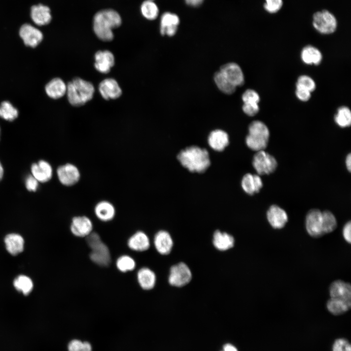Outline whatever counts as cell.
<instances>
[{
    "label": "cell",
    "mask_w": 351,
    "mask_h": 351,
    "mask_svg": "<svg viewBox=\"0 0 351 351\" xmlns=\"http://www.w3.org/2000/svg\"><path fill=\"white\" fill-rule=\"evenodd\" d=\"M121 24V18L116 11L103 9L98 11L93 19V29L98 38L104 41H110L114 38L112 30Z\"/></svg>",
    "instance_id": "6da1fadb"
},
{
    "label": "cell",
    "mask_w": 351,
    "mask_h": 351,
    "mask_svg": "<svg viewBox=\"0 0 351 351\" xmlns=\"http://www.w3.org/2000/svg\"><path fill=\"white\" fill-rule=\"evenodd\" d=\"M177 158L183 167L192 172L203 173L210 165L208 151L195 146L180 151Z\"/></svg>",
    "instance_id": "7a4b0ae2"
},
{
    "label": "cell",
    "mask_w": 351,
    "mask_h": 351,
    "mask_svg": "<svg viewBox=\"0 0 351 351\" xmlns=\"http://www.w3.org/2000/svg\"><path fill=\"white\" fill-rule=\"evenodd\" d=\"M94 92L93 84L79 78H74L67 85L68 101L74 106L83 105L93 98Z\"/></svg>",
    "instance_id": "3957f363"
},
{
    "label": "cell",
    "mask_w": 351,
    "mask_h": 351,
    "mask_svg": "<svg viewBox=\"0 0 351 351\" xmlns=\"http://www.w3.org/2000/svg\"><path fill=\"white\" fill-rule=\"evenodd\" d=\"M248 131L246 137L247 146L256 152L264 150L268 144L270 137V131L267 126L261 121L254 120L250 124Z\"/></svg>",
    "instance_id": "277c9868"
},
{
    "label": "cell",
    "mask_w": 351,
    "mask_h": 351,
    "mask_svg": "<svg viewBox=\"0 0 351 351\" xmlns=\"http://www.w3.org/2000/svg\"><path fill=\"white\" fill-rule=\"evenodd\" d=\"M86 237L87 243L91 249V260L100 266H108L111 262L109 250L102 241L98 234L92 232Z\"/></svg>",
    "instance_id": "5b68a950"
},
{
    "label": "cell",
    "mask_w": 351,
    "mask_h": 351,
    "mask_svg": "<svg viewBox=\"0 0 351 351\" xmlns=\"http://www.w3.org/2000/svg\"><path fill=\"white\" fill-rule=\"evenodd\" d=\"M312 25L315 30L320 33L328 35L335 32L337 22L336 18L332 13L323 10L313 14Z\"/></svg>",
    "instance_id": "8992f818"
},
{
    "label": "cell",
    "mask_w": 351,
    "mask_h": 351,
    "mask_svg": "<svg viewBox=\"0 0 351 351\" xmlns=\"http://www.w3.org/2000/svg\"><path fill=\"white\" fill-rule=\"evenodd\" d=\"M253 165L259 175H270L276 170L277 162L273 156L261 150L257 151L253 157Z\"/></svg>",
    "instance_id": "52a82bcc"
},
{
    "label": "cell",
    "mask_w": 351,
    "mask_h": 351,
    "mask_svg": "<svg viewBox=\"0 0 351 351\" xmlns=\"http://www.w3.org/2000/svg\"><path fill=\"white\" fill-rule=\"evenodd\" d=\"M59 182L66 187L77 184L81 179V173L78 167L72 163H66L58 166L56 171Z\"/></svg>",
    "instance_id": "ba28073f"
},
{
    "label": "cell",
    "mask_w": 351,
    "mask_h": 351,
    "mask_svg": "<svg viewBox=\"0 0 351 351\" xmlns=\"http://www.w3.org/2000/svg\"><path fill=\"white\" fill-rule=\"evenodd\" d=\"M192 277V273L189 267L185 263L180 262L171 268L168 281L173 286L181 287L188 284Z\"/></svg>",
    "instance_id": "9c48e42d"
},
{
    "label": "cell",
    "mask_w": 351,
    "mask_h": 351,
    "mask_svg": "<svg viewBox=\"0 0 351 351\" xmlns=\"http://www.w3.org/2000/svg\"><path fill=\"white\" fill-rule=\"evenodd\" d=\"M305 226L309 234L314 238H319L324 234L323 231L322 211L313 209L307 214Z\"/></svg>",
    "instance_id": "30bf717a"
},
{
    "label": "cell",
    "mask_w": 351,
    "mask_h": 351,
    "mask_svg": "<svg viewBox=\"0 0 351 351\" xmlns=\"http://www.w3.org/2000/svg\"><path fill=\"white\" fill-rule=\"evenodd\" d=\"M20 37L26 46L32 48L37 47L43 39L41 32L29 24H24L19 31Z\"/></svg>",
    "instance_id": "8fae6325"
},
{
    "label": "cell",
    "mask_w": 351,
    "mask_h": 351,
    "mask_svg": "<svg viewBox=\"0 0 351 351\" xmlns=\"http://www.w3.org/2000/svg\"><path fill=\"white\" fill-rule=\"evenodd\" d=\"M93 224L91 219L86 215L73 217L70 224L72 233L77 237H86L92 232Z\"/></svg>",
    "instance_id": "7c38bea8"
},
{
    "label": "cell",
    "mask_w": 351,
    "mask_h": 351,
    "mask_svg": "<svg viewBox=\"0 0 351 351\" xmlns=\"http://www.w3.org/2000/svg\"><path fill=\"white\" fill-rule=\"evenodd\" d=\"M266 215L271 226L275 229L283 228L288 220L286 211L276 205H273L270 207Z\"/></svg>",
    "instance_id": "4fadbf2b"
},
{
    "label": "cell",
    "mask_w": 351,
    "mask_h": 351,
    "mask_svg": "<svg viewBox=\"0 0 351 351\" xmlns=\"http://www.w3.org/2000/svg\"><path fill=\"white\" fill-rule=\"evenodd\" d=\"M224 76L236 87L244 83V76L240 67L236 63L231 62L221 66L219 70Z\"/></svg>",
    "instance_id": "5bb4252c"
},
{
    "label": "cell",
    "mask_w": 351,
    "mask_h": 351,
    "mask_svg": "<svg viewBox=\"0 0 351 351\" xmlns=\"http://www.w3.org/2000/svg\"><path fill=\"white\" fill-rule=\"evenodd\" d=\"M95 215L98 219L102 222H109L112 220L116 214L115 205L107 200H101L98 201L94 208Z\"/></svg>",
    "instance_id": "9a60e30c"
},
{
    "label": "cell",
    "mask_w": 351,
    "mask_h": 351,
    "mask_svg": "<svg viewBox=\"0 0 351 351\" xmlns=\"http://www.w3.org/2000/svg\"><path fill=\"white\" fill-rule=\"evenodd\" d=\"M98 90L102 98L106 100L116 99L122 94L117 82L112 78L102 80L99 84Z\"/></svg>",
    "instance_id": "2e32d148"
},
{
    "label": "cell",
    "mask_w": 351,
    "mask_h": 351,
    "mask_svg": "<svg viewBox=\"0 0 351 351\" xmlns=\"http://www.w3.org/2000/svg\"><path fill=\"white\" fill-rule=\"evenodd\" d=\"M31 171L32 175L39 182H47L51 180L53 176V171L51 165L44 160L32 164Z\"/></svg>",
    "instance_id": "e0dca14e"
},
{
    "label": "cell",
    "mask_w": 351,
    "mask_h": 351,
    "mask_svg": "<svg viewBox=\"0 0 351 351\" xmlns=\"http://www.w3.org/2000/svg\"><path fill=\"white\" fill-rule=\"evenodd\" d=\"M95 67L102 74L109 73L115 64V57L108 50L98 51L95 55Z\"/></svg>",
    "instance_id": "ac0fdd59"
},
{
    "label": "cell",
    "mask_w": 351,
    "mask_h": 351,
    "mask_svg": "<svg viewBox=\"0 0 351 351\" xmlns=\"http://www.w3.org/2000/svg\"><path fill=\"white\" fill-rule=\"evenodd\" d=\"M331 298L351 301V286L349 283L341 280L332 282L329 287Z\"/></svg>",
    "instance_id": "d6986e66"
},
{
    "label": "cell",
    "mask_w": 351,
    "mask_h": 351,
    "mask_svg": "<svg viewBox=\"0 0 351 351\" xmlns=\"http://www.w3.org/2000/svg\"><path fill=\"white\" fill-rule=\"evenodd\" d=\"M179 23V17L175 14L165 12L160 19V33L162 35L174 36Z\"/></svg>",
    "instance_id": "ffe728a7"
},
{
    "label": "cell",
    "mask_w": 351,
    "mask_h": 351,
    "mask_svg": "<svg viewBox=\"0 0 351 351\" xmlns=\"http://www.w3.org/2000/svg\"><path fill=\"white\" fill-rule=\"evenodd\" d=\"M154 243L157 251L163 255L169 254L173 246V241L170 234L165 231H158L155 235Z\"/></svg>",
    "instance_id": "44dd1931"
},
{
    "label": "cell",
    "mask_w": 351,
    "mask_h": 351,
    "mask_svg": "<svg viewBox=\"0 0 351 351\" xmlns=\"http://www.w3.org/2000/svg\"><path fill=\"white\" fill-rule=\"evenodd\" d=\"M241 186L247 194L253 195L260 191L263 187V182L259 175L248 173L243 176Z\"/></svg>",
    "instance_id": "7402d4cb"
},
{
    "label": "cell",
    "mask_w": 351,
    "mask_h": 351,
    "mask_svg": "<svg viewBox=\"0 0 351 351\" xmlns=\"http://www.w3.org/2000/svg\"><path fill=\"white\" fill-rule=\"evenodd\" d=\"M208 141L209 146L214 150L223 151L229 144V136L225 131L217 129L211 132Z\"/></svg>",
    "instance_id": "603a6c76"
},
{
    "label": "cell",
    "mask_w": 351,
    "mask_h": 351,
    "mask_svg": "<svg viewBox=\"0 0 351 351\" xmlns=\"http://www.w3.org/2000/svg\"><path fill=\"white\" fill-rule=\"evenodd\" d=\"M31 17L34 23L39 26L48 24L52 18L49 8L42 4L32 7Z\"/></svg>",
    "instance_id": "cb8c5ba5"
},
{
    "label": "cell",
    "mask_w": 351,
    "mask_h": 351,
    "mask_svg": "<svg viewBox=\"0 0 351 351\" xmlns=\"http://www.w3.org/2000/svg\"><path fill=\"white\" fill-rule=\"evenodd\" d=\"M67 85L60 78H56L50 80L45 86V91L50 98L58 99L66 93Z\"/></svg>",
    "instance_id": "d4e9b609"
},
{
    "label": "cell",
    "mask_w": 351,
    "mask_h": 351,
    "mask_svg": "<svg viewBox=\"0 0 351 351\" xmlns=\"http://www.w3.org/2000/svg\"><path fill=\"white\" fill-rule=\"evenodd\" d=\"M128 246L131 250L135 251H146L150 246L149 238L144 232H136L129 238Z\"/></svg>",
    "instance_id": "484cf974"
},
{
    "label": "cell",
    "mask_w": 351,
    "mask_h": 351,
    "mask_svg": "<svg viewBox=\"0 0 351 351\" xmlns=\"http://www.w3.org/2000/svg\"><path fill=\"white\" fill-rule=\"evenodd\" d=\"M302 61L307 65H319L322 60V54L316 47L312 45L305 46L301 50Z\"/></svg>",
    "instance_id": "4316f807"
},
{
    "label": "cell",
    "mask_w": 351,
    "mask_h": 351,
    "mask_svg": "<svg viewBox=\"0 0 351 351\" xmlns=\"http://www.w3.org/2000/svg\"><path fill=\"white\" fill-rule=\"evenodd\" d=\"M213 243L216 249L224 251L234 247V239L231 235L217 230L214 234Z\"/></svg>",
    "instance_id": "83f0119b"
},
{
    "label": "cell",
    "mask_w": 351,
    "mask_h": 351,
    "mask_svg": "<svg viewBox=\"0 0 351 351\" xmlns=\"http://www.w3.org/2000/svg\"><path fill=\"white\" fill-rule=\"evenodd\" d=\"M137 278L140 287L145 290L152 289L156 283L155 273L148 268L140 269L137 273Z\"/></svg>",
    "instance_id": "f1b7e54d"
},
{
    "label": "cell",
    "mask_w": 351,
    "mask_h": 351,
    "mask_svg": "<svg viewBox=\"0 0 351 351\" xmlns=\"http://www.w3.org/2000/svg\"><path fill=\"white\" fill-rule=\"evenodd\" d=\"M4 242L7 251L12 255L21 253L24 248V240L21 236L16 234L7 235Z\"/></svg>",
    "instance_id": "f546056e"
},
{
    "label": "cell",
    "mask_w": 351,
    "mask_h": 351,
    "mask_svg": "<svg viewBox=\"0 0 351 351\" xmlns=\"http://www.w3.org/2000/svg\"><path fill=\"white\" fill-rule=\"evenodd\" d=\"M327 308L332 314L338 315L348 311L351 307V301L331 298L327 302Z\"/></svg>",
    "instance_id": "4dcf8cb0"
},
{
    "label": "cell",
    "mask_w": 351,
    "mask_h": 351,
    "mask_svg": "<svg viewBox=\"0 0 351 351\" xmlns=\"http://www.w3.org/2000/svg\"><path fill=\"white\" fill-rule=\"evenodd\" d=\"M336 124L341 128H347L351 124V111L349 108L343 106L337 110L334 116Z\"/></svg>",
    "instance_id": "1f68e13d"
},
{
    "label": "cell",
    "mask_w": 351,
    "mask_h": 351,
    "mask_svg": "<svg viewBox=\"0 0 351 351\" xmlns=\"http://www.w3.org/2000/svg\"><path fill=\"white\" fill-rule=\"evenodd\" d=\"M214 80L219 89L226 94H232L235 91L236 87L220 71L214 74Z\"/></svg>",
    "instance_id": "d6a6232c"
},
{
    "label": "cell",
    "mask_w": 351,
    "mask_h": 351,
    "mask_svg": "<svg viewBox=\"0 0 351 351\" xmlns=\"http://www.w3.org/2000/svg\"><path fill=\"white\" fill-rule=\"evenodd\" d=\"M19 111L8 101H3L0 104V117L12 121L18 117Z\"/></svg>",
    "instance_id": "836d02e7"
},
{
    "label": "cell",
    "mask_w": 351,
    "mask_h": 351,
    "mask_svg": "<svg viewBox=\"0 0 351 351\" xmlns=\"http://www.w3.org/2000/svg\"><path fill=\"white\" fill-rule=\"evenodd\" d=\"M140 9L142 15L148 20H154L158 16V7L153 0H146L143 1Z\"/></svg>",
    "instance_id": "e575fe53"
},
{
    "label": "cell",
    "mask_w": 351,
    "mask_h": 351,
    "mask_svg": "<svg viewBox=\"0 0 351 351\" xmlns=\"http://www.w3.org/2000/svg\"><path fill=\"white\" fill-rule=\"evenodd\" d=\"M323 231L325 234L333 232L337 227V221L333 214L329 211L322 212Z\"/></svg>",
    "instance_id": "d590c367"
},
{
    "label": "cell",
    "mask_w": 351,
    "mask_h": 351,
    "mask_svg": "<svg viewBox=\"0 0 351 351\" xmlns=\"http://www.w3.org/2000/svg\"><path fill=\"white\" fill-rule=\"evenodd\" d=\"M13 284L16 289L21 292L24 295L28 294L33 287L32 280L28 276L23 275L18 276L14 280Z\"/></svg>",
    "instance_id": "8d00e7d4"
},
{
    "label": "cell",
    "mask_w": 351,
    "mask_h": 351,
    "mask_svg": "<svg viewBox=\"0 0 351 351\" xmlns=\"http://www.w3.org/2000/svg\"><path fill=\"white\" fill-rule=\"evenodd\" d=\"M116 265L120 272L125 273L133 270L136 267V262L130 256L124 255L117 259Z\"/></svg>",
    "instance_id": "74e56055"
},
{
    "label": "cell",
    "mask_w": 351,
    "mask_h": 351,
    "mask_svg": "<svg viewBox=\"0 0 351 351\" xmlns=\"http://www.w3.org/2000/svg\"><path fill=\"white\" fill-rule=\"evenodd\" d=\"M296 86L305 89L312 92L316 88V83L311 77L304 75L298 77L296 83Z\"/></svg>",
    "instance_id": "f35d334b"
},
{
    "label": "cell",
    "mask_w": 351,
    "mask_h": 351,
    "mask_svg": "<svg viewBox=\"0 0 351 351\" xmlns=\"http://www.w3.org/2000/svg\"><path fill=\"white\" fill-rule=\"evenodd\" d=\"M242 99L243 104H255L260 101V96L255 90L247 89L243 93Z\"/></svg>",
    "instance_id": "ab89813d"
},
{
    "label": "cell",
    "mask_w": 351,
    "mask_h": 351,
    "mask_svg": "<svg viewBox=\"0 0 351 351\" xmlns=\"http://www.w3.org/2000/svg\"><path fill=\"white\" fill-rule=\"evenodd\" d=\"M69 351H92L91 346L87 342H81L78 340L71 341L68 345Z\"/></svg>",
    "instance_id": "60d3db41"
},
{
    "label": "cell",
    "mask_w": 351,
    "mask_h": 351,
    "mask_svg": "<svg viewBox=\"0 0 351 351\" xmlns=\"http://www.w3.org/2000/svg\"><path fill=\"white\" fill-rule=\"evenodd\" d=\"M282 5V0H265L264 8L267 12L273 14L279 11Z\"/></svg>",
    "instance_id": "b9f144b4"
},
{
    "label": "cell",
    "mask_w": 351,
    "mask_h": 351,
    "mask_svg": "<svg viewBox=\"0 0 351 351\" xmlns=\"http://www.w3.org/2000/svg\"><path fill=\"white\" fill-rule=\"evenodd\" d=\"M332 351H351L350 342L343 338L336 339L332 345Z\"/></svg>",
    "instance_id": "7bdbcfd3"
},
{
    "label": "cell",
    "mask_w": 351,
    "mask_h": 351,
    "mask_svg": "<svg viewBox=\"0 0 351 351\" xmlns=\"http://www.w3.org/2000/svg\"><path fill=\"white\" fill-rule=\"evenodd\" d=\"M39 181L32 175H28L25 178V185L29 191L35 192L39 187Z\"/></svg>",
    "instance_id": "ee69618b"
},
{
    "label": "cell",
    "mask_w": 351,
    "mask_h": 351,
    "mask_svg": "<svg viewBox=\"0 0 351 351\" xmlns=\"http://www.w3.org/2000/svg\"><path fill=\"white\" fill-rule=\"evenodd\" d=\"M311 93L312 92L305 89L296 86L295 95L300 101L304 102L308 101L311 97Z\"/></svg>",
    "instance_id": "f6af8a7d"
},
{
    "label": "cell",
    "mask_w": 351,
    "mask_h": 351,
    "mask_svg": "<svg viewBox=\"0 0 351 351\" xmlns=\"http://www.w3.org/2000/svg\"><path fill=\"white\" fill-rule=\"evenodd\" d=\"M242 110L247 115L252 117L256 115L259 110L258 104H243Z\"/></svg>",
    "instance_id": "bcb514c9"
},
{
    "label": "cell",
    "mask_w": 351,
    "mask_h": 351,
    "mask_svg": "<svg viewBox=\"0 0 351 351\" xmlns=\"http://www.w3.org/2000/svg\"><path fill=\"white\" fill-rule=\"evenodd\" d=\"M351 222L350 221L347 222L343 229V235L345 240L349 243H351Z\"/></svg>",
    "instance_id": "7dc6e473"
},
{
    "label": "cell",
    "mask_w": 351,
    "mask_h": 351,
    "mask_svg": "<svg viewBox=\"0 0 351 351\" xmlns=\"http://www.w3.org/2000/svg\"><path fill=\"white\" fill-rule=\"evenodd\" d=\"M221 351H238L235 347L231 344H226L223 347Z\"/></svg>",
    "instance_id": "c3c4849f"
},
{
    "label": "cell",
    "mask_w": 351,
    "mask_h": 351,
    "mask_svg": "<svg viewBox=\"0 0 351 351\" xmlns=\"http://www.w3.org/2000/svg\"><path fill=\"white\" fill-rule=\"evenodd\" d=\"M204 0H185L186 3L193 6H197L201 4Z\"/></svg>",
    "instance_id": "681fc988"
},
{
    "label": "cell",
    "mask_w": 351,
    "mask_h": 351,
    "mask_svg": "<svg viewBox=\"0 0 351 351\" xmlns=\"http://www.w3.org/2000/svg\"><path fill=\"white\" fill-rule=\"evenodd\" d=\"M345 164L347 170L350 172L351 170V155L350 153L346 156Z\"/></svg>",
    "instance_id": "f907efd6"
},
{
    "label": "cell",
    "mask_w": 351,
    "mask_h": 351,
    "mask_svg": "<svg viewBox=\"0 0 351 351\" xmlns=\"http://www.w3.org/2000/svg\"><path fill=\"white\" fill-rule=\"evenodd\" d=\"M3 174H4L3 168V166H2L1 162H0V180H1V179L2 178V177L3 176Z\"/></svg>",
    "instance_id": "816d5d0a"
},
{
    "label": "cell",
    "mask_w": 351,
    "mask_h": 351,
    "mask_svg": "<svg viewBox=\"0 0 351 351\" xmlns=\"http://www.w3.org/2000/svg\"></svg>",
    "instance_id": "f5cc1de1"
},
{
    "label": "cell",
    "mask_w": 351,
    "mask_h": 351,
    "mask_svg": "<svg viewBox=\"0 0 351 351\" xmlns=\"http://www.w3.org/2000/svg\"></svg>",
    "instance_id": "db71d44e"
}]
</instances>
